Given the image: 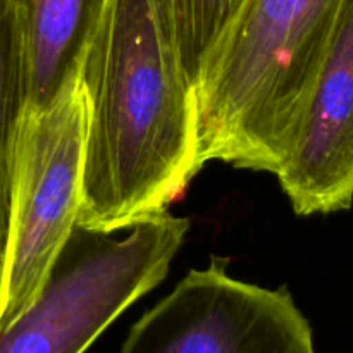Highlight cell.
<instances>
[{
  "mask_svg": "<svg viewBox=\"0 0 353 353\" xmlns=\"http://www.w3.org/2000/svg\"><path fill=\"white\" fill-rule=\"evenodd\" d=\"M190 226L169 210L123 236L76 226L34 299L0 324V353H85L164 281Z\"/></svg>",
  "mask_w": 353,
  "mask_h": 353,
  "instance_id": "3957f363",
  "label": "cell"
},
{
  "mask_svg": "<svg viewBox=\"0 0 353 353\" xmlns=\"http://www.w3.org/2000/svg\"><path fill=\"white\" fill-rule=\"evenodd\" d=\"M178 47L183 69L195 88L214 45L243 0H152Z\"/></svg>",
  "mask_w": 353,
  "mask_h": 353,
  "instance_id": "9c48e42d",
  "label": "cell"
},
{
  "mask_svg": "<svg viewBox=\"0 0 353 353\" xmlns=\"http://www.w3.org/2000/svg\"><path fill=\"white\" fill-rule=\"evenodd\" d=\"M86 99L79 74L38 112L23 114L14 148L0 324L34 299L81 207Z\"/></svg>",
  "mask_w": 353,
  "mask_h": 353,
  "instance_id": "277c9868",
  "label": "cell"
},
{
  "mask_svg": "<svg viewBox=\"0 0 353 353\" xmlns=\"http://www.w3.org/2000/svg\"><path fill=\"white\" fill-rule=\"evenodd\" d=\"M78 226L117 233L169 209L199 165L195 88L152 0H107L79 64Z\"/></svg>",
  "mask_w": 353,
  "mask_h": 353,
  "instance_id": "6da1fadb",
  "label": "cell"
},
{
  "mask_svg": "<svg viewBox=\"0 0 353 353\" xmlns=\"http://www.w3.org/2000/svg\"><path fill=\"white\" fill-rule=\"evenodd\" d=\"M24 61L12 0H0V268L7 243L14 148L24 112Z\"/></svg>",
  "mask_w": 353,
  "mask_h": 353,
  "instance_id": "ba28073f",
  "label": "cell"
},
{
  "mask_svg": "<svg viewBox=\"0 0 353 353\" xmlns=\"http://www.w3.org/2000/svg\"><path fill=\"white\" fill-rule=\"evenodd\" d=\"M107 0H12L24 61V112L43 110L79 74Z\"/></svg>",
  "mask_w": 353,
  "mask_h": 353,
  "instance_id": "52a82bcc",
  "label": "cell"
},
{
  "mask_svg": "<svg viewBox=\"0 0 353 353\" xmlns=\"http://www.w3.org/2000/svg\"><path fill=\"white\" fill-rule=\"evenodd\" d=\"M299 216L353 203V0H341L292 143L276 172Z\"/></svg>",
  "mask_w": 353,
  "mask_h": 353,
  "instance_id": "8992f818",
  "label": "cell"
},
{
  "mask_svg": "<svg viewBox=\"0 0 353 353\" xmlns=\"http://www.w3.org/2000/svg\"><path fill=\"white\" fill-rule=\"evenodd\" d=\"M341 0H243L195 86L199 165L276 174Z\"/></svg>",
  "mask_w": 353,
  "mask_h": 353,
  "instance_id": "7a4b0ae2",
  "label": "cell"
},
{
  "mask_svg": "<svg viewBox=\"0 0 353 353\" xmlns=\"http://www.w3.org/2000/svg\"><path fill=\"white\" fill-rule=\"evenodd\" d=\"M212 255L130 327L119 353H316L309 319L288 288L228 272Z\"/></svg>",
  "mask_w": 353,
  "mask_h": 353,
  "instance_id": "5b68a950",
  "label": "cell"
}]
</instances>
